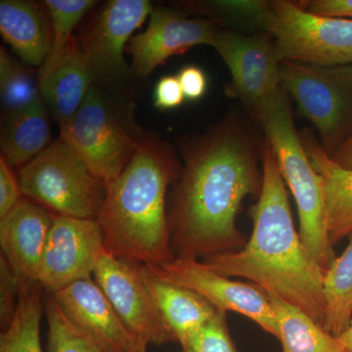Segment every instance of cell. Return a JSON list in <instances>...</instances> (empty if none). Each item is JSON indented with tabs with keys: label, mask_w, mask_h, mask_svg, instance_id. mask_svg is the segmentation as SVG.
<instances>
[{
	"label": "cell",
	"mask_w": 352,
	"mask_h": 352,
	"mask_svg": "<svg viewBox=\"0 0 352 352\" xmlns=\"http://www.w3.org/2000/svg\"><path fill=\"white\" fill-rule=\"evenodd\" d=\"M249 115L228 113L182 145L184 164L173 185L171 249L175 258H207L245 245L236 217L245 197L261 194L263 139Z\"/></svg>",
	"instance_id": "cell-1"
},
{
	"label": "cell",
	"mask_w": 352,
	"mask_h": 352,
	"mask_svg": "<svg viewBox=\"0 0 352 352\" xmlns=\"http://www.w3.org/2000/svg\"><path fill=\"white\" fill-rule=\"evenodd\" d=\"M263 175L258 203L251 210L250 240L239 251L210 256L203 263L223 276L249 280L266 294L300 308L323 327L325 273L296 232L286 183L266 138Z\"/></svg>",
	"instance_id": "cell-2"
},
{
	"label": "cell",
	"mask_w": 352,
	"mask_h": 352,
	"mask_svg": "<svg viewBox=\"0 0 352 352\" xmlns=\"http://www.w3.org/2000/svg\"><path fill=\"white\" fill-rule=\"evenodd\" d=\"M182 170L173 146L146 134L124 171L105 184V200L96 220L106 252L146 266L175 258L166 194Z\"/></svg>",
	"instance_id": "cell-3"
},
{
	"label": "cell",
	"mask_w": 352,
	"mask_h": 352,
	"mask_svg": "<svg viewBox=\"0 0 352 352\" xmlns=\"http://www.w3.org/2000/svg\"><path fill=\"white\" fill-rule=\"evenodd\" d=\"M133 102L115 88L95 82L60 136L104 184L117 178L146 133L135 120Z\"/></svg>",
	"instance_id": "cell-4"
},
{
	"label": "cell",
	"mask_w": 352,
	"mask_h": 352,
	"mask_svg": "<svg viewBox=\"0 0 352 352\" xmlns=\"http://www.w3.org/2000/svg\"><path fill=\"white\" fill-rule=\"evenodd\" d=\"M265 138L298 207L300 236L310 256L325 273L335 261L325 221L323 184L296 131L291 101L285 89L259 118Z\"/></svg>",
	"instance_id": "cell-5"
},
{
	"label": "cell",
	"mask_w": 352,
	"mask_h": 352,
	"mask_svg": "<svg viewBox=\"0 0 352 352\" xmlns=\"http://www.w3.org/2000/svg\"><path fill=\"white\" fill-rule=\"evenodd\" d=\"M23 196L56 214L96 219L105 200V184L59 136L20 168Z\"/></svg>",
	"instance_id": "cell-6"
},
{
	"label": "cell",
	"mask_w": 352,
	"mask_h": 352,
	"mask_svg": "<svg viewBox=\"0 0 352 352\" xmlns=\"http://www.w3.org/2000/svg\"><path fill=\"white\" fill-rule=\"evenodd\" d=\"M281 82L298 110L316 127L331 155L352 132V65L281 62Z\"/></svg>",
	"instance_id": "cell-7"
},
{
	"label": "cell",
	"mask_w": 352,
	"mask_h": 352,
	"mask_svg": "<svg viewBox=\"0 0 352 352\" xmlns=\"http://www.w3.org/2000/svg\"><path fill=\"white\" fill-rule=\"evenodd\" d=\"M264 32L276 45L280 62L352 65V19L318 15L289 0L270 1Z\"/></svg>",
	"instance_id": "cell-8"
},
{
	"label": "cell",
	"mask_w": 352,
	"mask_h": 352,
	"mask_svg": "<svg viewBox=\"0 0 352 352\" xmlns=\"http://www.w3.org/2000/svg\"><path fill=\"white\" fill-rule=\"evenodd\" d=\"M212 47L230 72L227 94L239 99L248 115L258 124L264 110L283 89L281 62L278 59L274 39L268 32L248 34L220 30Z\"/></svg>",
	"instance_id": "cell-9"
},
{
	"label": "cell",
	"mask_w": 352,
	"mask_h": 352,
	"mask_svg": "<svg viewBox=\"0 0 352 352\" xmlns=\"http://www.w3.org/2000/svg\"><path fill=\"white\" fill-rule=\"evenodd\" d=\"M153 7L148 0H111L80 28L78 36L96 83L120 87L133 75L124 59L127 44Z\"/></svg>",
	"instance_id": "cell-10"
},
{
	"label": "cell",
	"mask_w": 352,
	"mask_h": 352,
	"mask_svg": "<svg viewBox=\"0 0 352 352\" xmlns=\"http://www.w3.org/2000/svg\"><path fill=\"white\" fill-rule=\"evenodd\" d=\"M146 267L164 281L195 292L219 311L244 315L264 332L279 339L276 314L270 296L256 285L235 281L215 272L198 258L187 256Z\"/></svg>",
	"instance_id": "cell-11"
},
{
	"label": "cell",
	"mask_w": 352,
	"mask_h": 352,
	"mask_svg": "<svg viewBox=\"0 0 352 352\" xmlns=\"http://www.w3.org/2000/svg\"><path fill=\"white\" fill-rule=\"evenodd\" d=\"M104 248L96 219H82L54 214L36 283L56 293L78 280L94 277Z\"/></svg>",
	"instance_id": "cell-12"
},
{
	"label": "cell",
	"mask_w": 352,
	"mask_h": 352,
	"mask_svg": "<svg viewBox=\"0 0 352 352\" xmlns=\"http://www.w3.org/2000/svg\"><path fill=\"white\" fill-rule=\"evenodd\" d=\"M142 264L116 258L104 250L94 279L129 332L147 346L175 342L143 279Z\"/></svg>",
	"instance_id": "cell-13"
},
{
	"label": "cell",
	"mask_w": 352,
	"mask_h": 352,
	"mask_svg": "<svg viewBox=\"0 0 352 352\" xmlns=\"http://www.w3.org/2000/svg\"><path fill=\"white\" fill-rule=\"evenodd\" d=\"M220 30L214 19L189 18L173 9L154 7L147 29L132 36L127 44L132 73L147 78L171 56L195 46H212Z\"/></svg>",
	"instance_id": "cell-14"
},
{
	"label": "cell",
	"mask_w": 352,
	"mask_h": 352,
	"mask_svg": "<svg viewBox=\"0 0 352 352\" xmlns=\"http://www.w3.org/2000/svg\"><path fill=\"white\" fill-rule=\"evenodd\" d=\"M69 322L106 352H131L139 342L94 277L51 294Z\"/></svg>",
	"instance_id": "cell-15"
},
{
	"label": "cell",
	"mask_w": 352,
	"mask_h": 352,
	"mask_svg": "<svg viewBox=\"0 0 352 352\" xmlns=\"http://www.w3.org/2000/svg\"><path fill=\"white\" fill-rule=\"evenodd\" d=\"M53 217L54 212L25 198L0 219L2 254L23 283H36Z\"/></svg>",
	"instance_id": "cell-16"
},
{
	"label": "cell",
	"mask_w": 352,
	"mask_h": 352,
	"mask_svg": "<svg viewBox=\"0 0 352 352\" xmlns=\"http://www.w3.org/2000/svg\"><path fill=\"white\" fill-rule=\"evenodd\" d=\"M0 32L22 63L41 69L52 45V21L45 2L1 0Z\"/></svg>",
	"instance_id": "cell-17"
},
{
	"label": "cell",
	"mask_w": 352,
	"mask_h": 352,
	"mask_svg": "<svg viewBox=\"0 0 352 352\" xmlns=\"http://www.w3.org/2000/svg\"><path fill=\"white\" fill-rule=\"evenodd\" d=\"M95 82L94 69L76 34L61 61L39 82L41 98L59 124L60 131L75 117Z\"/></svg>",
	"instance_id": "cell-18"
},
{
	"label": "cell",
	"mask_w": 352,
	"mask_h": 352,
	"mask_svg": "<svg viewBox=\"0 0 352 352\" xmlns=\"http://www.w3.org/2000/svg\"><path fill=\"white\" fill-rule=\"evenodd\" d=\"M142 272L146 287L175 344L189 339L219 311L199 294L160 279L145 265Z\"/></svg>",
	"instance_id": "cell-19"
},
{
	"label": "cell",
	"mask_w": 352,
	"mask_h": 352,
	"mask_svg": "<svg viewBox=\"0 0 352 352\" xmlns=\"http://www.w3.org/2000/svg\"><path fill=\"white\" fill-rule=\"evenodd\" d=\"M312 166L321 177L326 228L332 245L352 234V170L335 163L308 131L300 133Z\"/></svg>",
	"instance_id": "cell-20"
},
{
	"label": "cell",
	"mask_w": 352,
	"mask_h": 352,
	"mask_svg": "<svg viewBox=\"0 0 352 352\" xmlns=\"http://www.w3.org/2000/svg\"><path fill=\"white\" fill-rule=\"evenodd\" d=\"M51 143L50 122L41 97L23 110L4 115L0 147L12 168H23Z\"/></svg>",
	"instance_id": "cell-21"
},
{
	"label": "cell",
	"mask_w": 352,
	"mask_h": 352,
	"mask_svg": "<svg viewBox=\"0 0 352 352\" xmlns=\"http://www.w3.org/2000/svg\"><path fill=\"white\" fill-rule=\"evenodd\" d=\"M267 295L276 314L282 352H349L339 338L326 332L300 308Z\"/></svg>",
	"instance_id": "cell-22"
},
{
	"label": "cell",
	"mask_w": 352,
	"mask_h": 352,
	"mask_svg": "<svg viewBox=\"0 0 352 352\" xmlns=\"http://www.w3.org/2000/svg\"><path fill=\"white\" fill-rule=\"evenodd\" d=\"M12 321L0 335V352H43L41 324L45 314L43 288L38 283H23Z\"/></svg>",
	"instance_id": "cell-23"
},
{
	"label": "cell",
	"mask_w": 352,
	"mask_h": 352,
	"mask_svg": "<svg viewBox=\"0 0 352 352\" xmlns=\"http://www.w3.org/2000/svg\"><path fill=\"white\" fill-rule=\"evenodd\" d=\"M323 294L324 330L340 337L352 321V234L346 249L324 274Z\"/></svg>",
	"instance_id": "cell-24"
},
{
	"label": "cell",
	"mask_w": 352,
	"mask_h": 352,
	"mask_svg": "<svg viewBox=\"0 0 352 352\" xmlns=\"http://www.w3.org/2000/svg\"><path fill=\"white\" fill-rule=\"evenodd\" d=\"M52 21V45L50 54L38 71L39 82L45 80L61 61L75 38V30L97 1L94 0H45Z\"/></svg>",
	"instance_id": "cell-25"
},
{
	"label": "cell",
	"mask_w": 352,
	"mask_h": 352,
	"mask_svg": "<svg viewBox=\"0 0 352 352\" xmlns=\"http://www.w3.org/2000/svg\"><path fill=\"white\" fill-rule=\"evenodd\" d=\"M0 95L6 115L23 110L41 96L39 78L0 48Z\"/></svg>",
	"instance_id": "cell-26"
},
{
	"label": "cell",
	"mask_w": 352,
	"mask_h": 352,
	"mask_svg": "<svg viewBox=\"0 0 352 352\" xmlns=\"http://www.w3.org/2000/svg\"><path fill=\"white\" fill-rule=\"evenodd\" d=\"M47 352H106L69 322L50 293L44 296Z\"/></svg>",
	"instance_id": "cell-27"
},
{
	"label": "cell",
	"mask_w": 352,
	"mask_h": 352,
	"mask_svg": "<svg viewBox=\"0 0 352 352\" xmlns=\"http://www.w3.org/2000/svg\"><path fill=\"white\" fill-rule=\"evenodd\" d=\"M200 6V4H198ZM207 14L219 23L220 20L230 21L248 27L256 28V32H263L265 21L270 12V1L263 0H221L201 4Z\"/></svg>",
	"instance_id": "cell-28"
},
{
	"label": "cell",
	"mask_w": 352,
	"mask_h": 352,
	"mask_svg": "<svg viewBox=\"0 0 352 352\" xmlns=\"http://www.w3.org/2000/svg\"><path fill=\"white\" fill-rule=\"evenodd\" d=\"M179 346L178 352H238L223 311L217 312L212 320Z\"/></svg>",
	"instance_id": "cell-29"
},
{
	"label": "cell",
	"mask_w": 352,
	"mask_h": 352,
	"mask_svg": "<svg viewBox=\"0 0 352 352\" xmlns=\"http://www.w3.org/2000/svg\"><path fill=\"white\" fill-rule=\"evenodd\" d=\"M22 291L20 278L1 254L0 256V325L2 331L12 321Z\"/></svg>",
	"instance_id": "cell-30"
},
{
	"label": "cell",
	"mask_w": 352,
	"mask_h": 352,
	"mask_svg": "<svg viewBox=\"0 0 352 352\" xmlns=\"http://www.w3.org/2000/svg\"><path fill=\"white\" fill-rule=\"evenodd\" d=\"M19 178L13 168L0 155V219H4L23 200Z\"/></svg>",
	"instance_id": "cell-31"
},
{
	"label": "cell",
	"mask_w": 352,
	"mask_h": 352,
	"mask_svg": "<svg viewBox=\"0 0 352 352\" xmlns=\"http://www.w3.org/2000/svg\"><path fill=\"white\" fill-rule=\"evenodd\" d=\"M185 100L177 76H166L159 80L155 87L154 106L159 110H171L179 107Z\"/></svg>",
	"instance_id": "cell-32"
},
{
	"label": "cell",
	"mask_w": 352,
	"mask_h": 352,
	"mask_svg": "<svg viewBox=\"0 0 352 352\" xmlns=\"http://www.w3.org/2000/svg\"><path fill=\"white\" fill-rule=\"evenodd\" d=\"M185 100L198 101L205 95L208 78L200 67L188 65L180 69L177 75Z\"/></svg>",
	"instance_id": "cell-33"
},
{
	"label": "cell",
	"mask_w": 352,
	"mask_h": 352,
	"mask_svg": "<svg viewBox=\"0 0 352 352\" xmlns=\"http://www.w3.org/2000/svg\"><path fill=\"white\" fill-rule=\"evenodd\" d=\"M300 6L318 15L352 19V0H311L300 2Z\"/></svg>",
	"instance_id": "cell-34"
},
{
	"label": "cell",
	"mask_w": 352,
	"mask_h": 352,
	"mask_svg": "<svg viewBox=\"0 0 352 352\" xmlns=\"http://www.w3.org/2000/svg\"><path fill=\"white\" fill-rule=\"evenodd\" d=\"M336 164L346 170H352V132L331 155Z\"/></svg>",
	"instance_id": "cell-35"
},
{
	"label": "cell",
	"mask_w": 352,
	"mask_h": 352,
	"mask_svg": "<svg viewBox=\"0 0 352 352\" xmlns=\"http://www.w3.org/2000/svg\"><path fill=\"white\" fill-rule=\"evenodd\" d=\"M339 338L342 344L346 347V351L352 352V321L349 327L346 329V332L342 333Z\"/></svg>",
	"instance_id": "cell-36"
},
{
	"label": "cell",
	"mask_w": 352,
	"mask_h": 352,
	"mask_svg": "<svg viewBox=\"0 0 352 352\" xmlns=\"http://www.w3.org/2000/svg\"><path fill=\"white\" fill-rule=\"evenodd\" d=\"M147 344H144V342L139 340L138 344H135V346L132 349L131 352H147Z\"/></svg>",
	"instance_id": "cell-37"
}]
</instances>
